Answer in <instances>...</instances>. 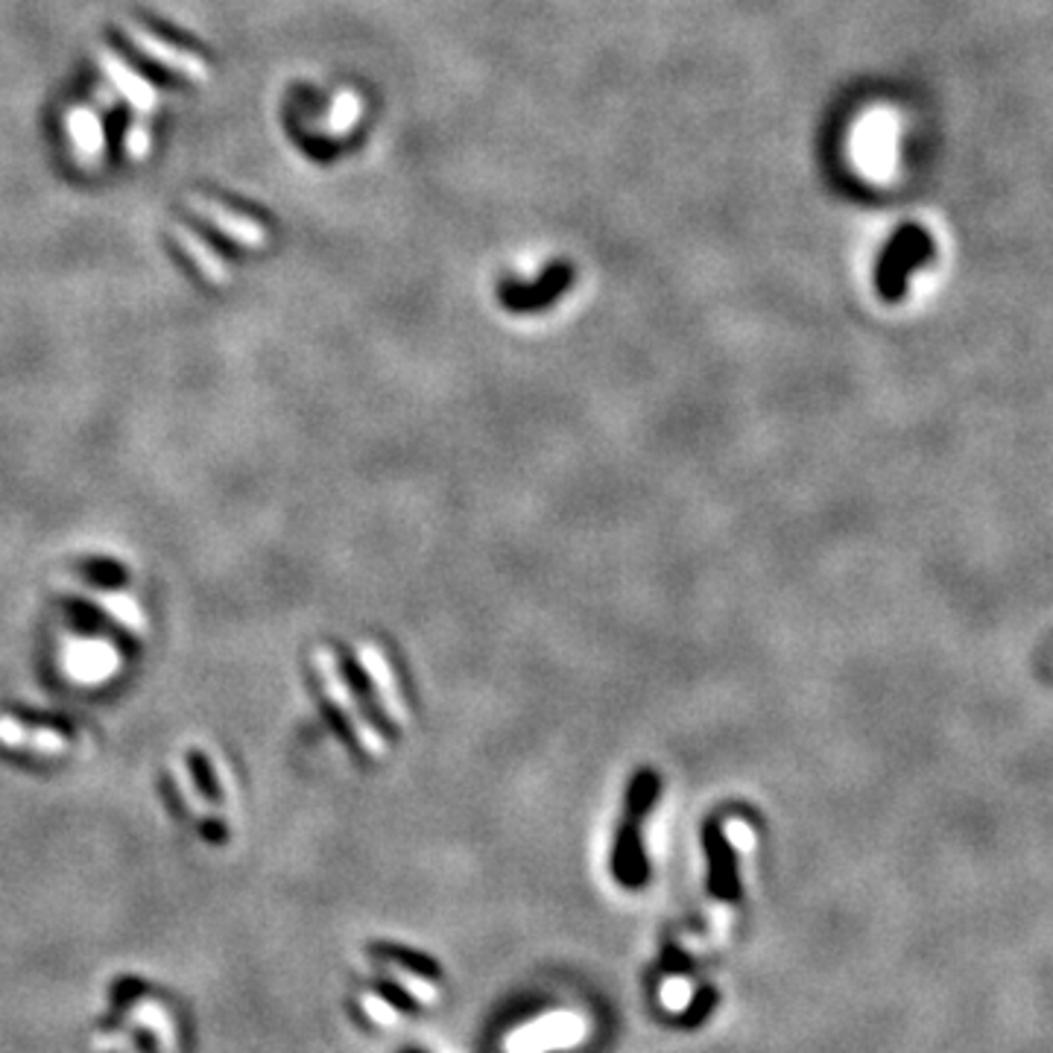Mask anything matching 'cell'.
I'll use <instances>...</instances> for the list:
<instances>
[{
  "mask_svg": "<svg viewBox=\"0 0 1053 1053\" xmlns=\"http://www.w3.org/2000/svg\"><path fill=\"white\" fill-rule=\"evenodd\" d=\"M659 772L641 770L632 785H629L627 796V814H623V826L618 831V843H614L612 869L614 878L627 884V887H641L650 875L647 866L644 846H641V819L647 817V810L659 799Z\"/></svg>",
  "mask_w": 1053,
  "mask_h": 1053,
  "instance_id": "obj_1",
  "label": "cell"
},
{
  "mask_svg": "<svg viewBox=\"0 0 1053 1053\" xmlns=\"http://www.w3.org/2000/svg\"><path fill=\"white\" fill-rule=\"evenodd\" d=\"M934 255L936 246L928 228L916 226V223L898 226L896 235L889 237L884 252H880L878 269H875V284H878L880 296L887 302L902 299L913 273L928 267Z\"/></svg>",
  "mask_w": 1053,
  "mask_h": 1053,
  "instance_id": "obj_2",
  "label": "cell"
},
{
  "mask_svg": "<svg viewBox=\"0 0 1053 1053\" xmlns=\"http://www.w3.org/2000/svg\"><path fill=\"white\" fill-rule=\"evenodd\" d=\"M571 284H574V267L568 260H557L533 282H503L498 296L512 314H535L562 299L571 291Z\"/></svg>",
  "mask_w": 1053,
  "mask_h": 1053,
  "instance_id": "obj_3",
  "label": "cell"
},
{
  "mask_svg": "<svg viewBox=\"0 0 1053 1053\" xmlns=\"http://www.w3.org/2000/svg\"><path fill=\"white\" fill-rule=\"evenodd\" d=\"M126 39H129V45H132L138 53H144L152 65H158L161 71L179 73V77H188V79L208 77V68H205V62L197 53H194V50L161 39L158 32L141 30L138 24H132V27H126Z\"/></svg>",
  "mask_w": 1053,
  "mask_h": 1053,
  "instance_id": "obj_4",
  "label": "cell"
},
{
  "mask_svg": "<svg viewBox=\"0 0 1053 1053\" xmlns=\"http://www.w3.org/2000/svg\"><path fill=\"white\" fill-rule=\"evenodd\" d=\"M702 840H706L708 864H711V873H708V887H711V893H715L717 898H729V902L731 898H738V864H735V852H731L729 846V837H726V831L720 828L717 819L708 823Z\"/></svg>",
  "mask_w": 1053,
  "mask_h": 1053,
  "instance_id": "obj_5",
  "label": "cell"
},
{
  "mask_svg": "<svg viewBox=\"0 0 1053 1053\" xmlns=\"http://www.w3.org/2000/svg\"><path fill=\"white\" fill-rule=\"evenodd\" d=\"M190 205H194V211H197L205 223H211L217 232H223V235H226L228 240H235V244L252 246V249H255V246H264V240H267V235H264V228H260L258 223L244 217V214H235L228 205L217 203V199L194 194Z\"/></svg>",
  "mask_w": 1053,
  "mask_h": 1053,
  "instance_id": "obj_6",
  "label": "cell"
},
{
  "mask_svg": "<svg viewBox=\"0 0 1053 1053\" xmlns=\"http://www.w3.org/2000/svg\"><path fill=\"white\" fill-rule=\"evenodd\" d=\"M577 1039H580V1024L571 1022V1018H553V1022L530 1027L526 1033H521L519 1039H512V1051L539 1053L548 1051V1047L571 1045Z\"/></svg>",
  "mask_w": 1053,
  "mask_h": 1053,
  "instance_id": "obj_7",
  "label": "cell"
},
{
  "mask_svg": "<svg viewBox=\"0 0 1053 1053\" xmlns=\"http://www.w3.org/2000/svg\"><path fill=\"white\" fill-rule=\"evenodd\" d=\"M100 65H102V68H106V73H109L111 82H115V86L120 88V95H124L126 100L132 102L135 109H141V111H152V109H156V95H152L150 82H147V79H144L141 73H138V71H129V68H126V65L120 62V59H115V56H111V53H102V56H100Z\"/></svg>",
  "mask_w": 1053,
  "mask_h": 1053,
  "instance_id": "obj_8",
  "label": "cell"
},
{
  "mask_svg": "<svg viewBox=\"0 0 1053 1053\" xmlns=\"http://www.w3.org/2000/svg\"><path fill=\"white\" fill-rule=\"evenodd\" d=\"M170 235H174V240L179 244V249L188 255L190 264H194V267H197L208 282H214V284L228 282L226 264H223V260L217 258V252L208 249V246H205L188 226H174L170 228Z\"/></svg>",
  "mask_w": 1053,
  "mask_h": 1053,
  "instance_id": "obj_9",
  "label": "cell"
},
{
  "mask_svg": "<svg viewBox=\"0 0 1053 1053\" xmlns=\"http://www.w3.org/2000/svg\"><path fill=\"white\" fill-rule=\"evenodd\" d=\"M102 606H109V612L115 614V618H118V621L124 623L126 629H135V632H138V629H144V614H141V609L135 606V600L106 598V600H102Z\"/></svg>",
  "mask_w": 1053,
  "mask_h": 1053,
  "instance_id": "obj_10",
  "label": "cell"
},
{
  "mask_svg": "<svg viewBox=\"0 0 1053 1053\" xmlns=\"http://www.w3.org/2000/svg\"><path fill=\"white\" fill-rule=\"evenodd\" d=\"M73 132H77V141L82 144L88 152H97V147H100V126H97V120L91 118V115L79 111L77 118H73Z\"/></svg>",
  "mask_w": 1053,
  "mask_h": 1053,
  "instance_id": "obj_11",
  "label": "cell"
},
{
  "mask_svg": "<svg viewBox=\"0 0 1053 1053\" xmlns=\"http://www.w3.org/2000/svg\"><path fill=\"white\" fill-rule=\"evenodd\" d=\"M24 726L12 720V717H0V744H7V747H24Z\"/></svg>",
  "mask_w": 1053,
  "mask_h": 1053,
  "instance_id": "obj_12",
  "label": "cell"
},
{
  "mask_svg": "<svg viewBox=\"0 0 1053 1053\" xmlns=\"http://www.w3.org/2000/svg\"><path fill=\"white\" fill-rule=\"evenodd\" d=\"M685 998H688V992H685L682 983H670L668 990H665V1001H668L670 1006H682Z\"/></svg>",
  "mask_w": 1053,
  "mask_h": 1053,
  "instance_id": "obj_13",
  "label": "cell"
},
{
  "mask_svg": "<svg viewBox=\"0 0 1053 1053\" xmlns=\"http://www.w3.org/2000/svg\"><path fill=\"white\" fill-rule=\"evenodd\" d=\"M366 1010H370L372 1015H377L381 1022H393V1013H390V1010H384V1004H381V1001H366Z\"/></svg>",
  "mask_w": 1053,
  "mask_h": 1053,
  "instance_id": "obj_14",
  "label": "cell"
}]
</instances>
